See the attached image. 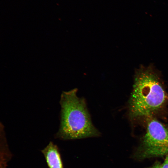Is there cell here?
<instances>
[{"mask_svg": "<svg viewBox=\"0 0 168 168\" xmlns=\"http://www.w3.org/2000/svg\"><path fill=\"white\" fill-rule=\"evenodd\" d=\"M168 101V94L153 67L142 66L138 69L128 103L130 119L149 117L164 107Z\"/></svg>", "mask_w": 168, "mask_h": 168, "instance_id": "1", "label": "cell"}, {"mask_svg": "<svg viewBox=\"0 0 168 168\" xmlns=\"http://www.w3.org/2000/svg\"><path fill=\"white\" fill-rule=\"evenodd\" d=\"M77 92L75 88L61 94L60 124L55 138L67 140L100 135L92 123L84 99L78 97Z\"/></svg>", "mask_w": 168, "mask_h": 168, "instance_id": "2", "label": "cell"}, {"mask_svg": "<svg viewBox=\"0 0 168 168\" xmlns=\"http://www.w3.org/2000/svg\"><path fill=\"white\" fill-rule=\"evenodd\" d=\"M142 139L140 156L142 158L162 156L168 153V127L157 120H148Z\"/></svg>", "mask_w": 168, "mask_h": 168, "instance_id": "3", "label": "cell"}, {"mask_svg": "<svg viewBox=\"0 0 168 168\" xmlns=\"http://www.w3.org/2000/svg\"><path fill=\"white\" fill-rule=\"evenodd\" d=\"M41 152L49 168H63L58 148L53 142H50Z\"/></svg>", "mask_w": 168, "mask_h": 168, "instance_id": "4", "label": "cell"}, {"mask_svg": "<svg viewBox=\"0 0 168 168\" xmlns=\"http://www.w3.org/2000/svg\"><path fill=\"white\" fill-rule=\"evenodd\" d=\"M166 156L164 161L162 164V168H168V153Z\"/></svg>", "mask_w": 168, "mask_h": 168, "instance_id": "5", "label": "cell"}, {"mask_svg": "<svg viewBox=\"0 0 168 168\" xmlns=\"http://www.w3.org/2000/svg\"><path fill=\"white\" fill-rule=\"evenodd\" d=\"M151 168H162V164L158 163L155 165Z\"/></svg>", "mask_w": 168, "mask_h": 168, "instance_id": "6", "label": "cell"}]
</instances>
